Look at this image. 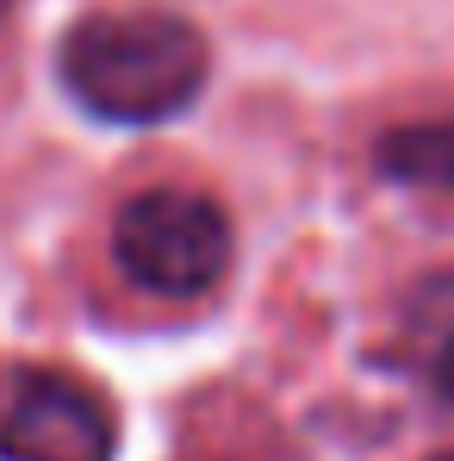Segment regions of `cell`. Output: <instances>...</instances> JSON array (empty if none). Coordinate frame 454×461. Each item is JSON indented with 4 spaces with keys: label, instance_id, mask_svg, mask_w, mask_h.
<instances>
[{
    "label": "cell",
    "instance_id": "cell-1",
    "mask_svg": "<svg viewBox=\"0 0 454 461\" xmlns=\"http://www.w3.org/2000/svg\"><path fill=\"white\" fill-rule=\"evenodd\" d=\"M57 76L106 125H162L206 87V38L162 6H106L63 32Z\"/></svg>",
    "mask_w": 454,
    "mask_h": 461
},
{
    "label": "cell",
    "instance_id": "cell-2",
    "mask_svg": "<svg viewBox=\"0 0 454 461\" xmlns=\"http://www.w3.org/2000/svg\"><path fill=\"white\" fill-rule=\"evenodd\" d=\"M112 256L119 268L162 300H193L206 287H218L230 268V225L225 212L200 194L181 187H150L131 194L112 219Z\"/></svg>",
    "mask_w": 454,
    "mask_h": 461
},
{
    "label": "cell",
    "instance_id": "cell-3",
    "mask_svg": "<svg viewBox=\"0 0 454 461\" xmlns=\"http://www.w3.org/2000/svg\"><path fill=\"white\" fill-rule=\"evenodd\" d=\"M0 461H112V411L69 375H25L0 411Z\"/></svg>",
    "mask_w": 454,
    "mask_h": 461
},
{
    "label": "cell",
    "instance_id": "cell-4",
    "mask_svg": "<svg viewBox=\"0 0 454 461\" xmlns=\"http://www.w3.org/2000/svg\"><path fill=\"white\" fill-rule=\"evenodd\" d=\"M379 175L405 187H442L454 194V119L398 125L379 138Z\"/></svg>",
    "mask_w": 454,
    "mask_h": 461
},
{
    "label": "cell",
    "instance_id": "cell-5",
    "mask_svg": "<svg viewBox=\"0 0 454 461\" xmlns=\"http://www.w3.org/2000/svg\"><path fill=\"white\" fill-rule=\"evenodd\" d=\"M423 368H430V381L442 399H454V312L436 324V337H430V349H423Z\"/></svg>",
    "mask_w": 454,
    "mask_h": 461
},
{
    "label": "cell",
    "instance_id": "cell-6",
    "mask_svg": "<svg viewBox=\"0 0 454 461\" xmlns=\"http://www.w3.org/2000/svg\"><path fill=\"white\" fill-rule=\"evenodd\" d=\"M436 461H454V449H449V456H436Z\"/></svg>",
    "mask_w": 454,
    "mask_h": 461
},
{
    "label": "cell",
    "instance_id": "cell-7",
    "mask_svg": "<svg viewBox=\"0 0 454 461\" xmlns=\"http://www.w3.org/2000/svg\"><path fill=\"white\" fill-rule=\"evenodd\" d=\"M0 6H6V0H0Z\"/></svg>",
    "mask_w": 454,
    "mask_h": 461
}]
</instances>
